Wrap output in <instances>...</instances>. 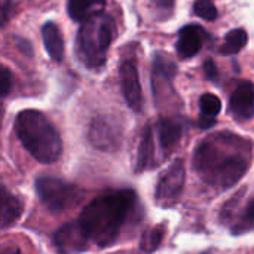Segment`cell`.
I'll return each mask as SVG.
<instances>
[{
  "instance_id": "6da1fadb",
  "label": "cell",
  "mask_w": 254,
  "mask_h": 254,
  "mask_svg": "<svg viewBox=\"0 0 254 254\" xmlns=\"http://www.w3.org/2000/svg\"><path fill=\"white\" fill-rule=\"evenodd\" d=\"M252 164V144L235 134H214L193 152V168L204 183L216 189L237 185Z\"/></svg>"
},
{
  "instance_id": "7a4b0ae2",
  "label": "cell",
  "mask_w": 254,
  "mask_h": 254,
  "mask_svg": "<svg viewBox=\"0 0 254 254\" xmlns=\"http://www.w3.org/2000/svg\"><path fill=\"white\" fill-rule=\"evenodd\" d=\"M135 192L131 189L109 190L92 199L80 213L77 220L88 241L100 247L113 244L135 202Z\"/></svg>"
},
{
  "instance_id": "3957f363",
  "label": "cell",
  "mask_w": 254,
  "mask_h": 254,
  "mask_svg": "<svg viewBox=\"0 0 254 254\" xmlns=\"http://www.w3.org/2000/svg\"><path fill=\"white\" fill-rule=\"evenodd\" d=\"M15 132L28 153L40 164H52L63 153L60 132L39 110L19 112L15 119Z\"/></svg>"
},
{
  "instance_id": "277c9868",
  "label": "cell",
  "mask_w": 254,
  "mask_h": 254,
  "mask_svg": "<svg viewBox=\"0 0 254 254\" xmlns=\"http://www.w3.org/2000/svg\"><path fill=\"white\" fill-rule=\"evenodd\" d=\"M113 36L115 24L110 16L98 12L85 19L77 34V52L83 64L92 68L103 65Z\"/></svg>"
},
{
  "instance_id": "5b68a950",
  "label": "cell",
  "mask_w": 254,
  "mask_h": 254,
  "mask_svg": "<svg viewBox=\"0 0 254 254\" xmlns=\"http://www.w3.org/2000/svg\"><path fill=\"white\" fill-rule=\"evenodd\" d=\"M36 190L40 201L54 213L68 210L77 205L83 198L80 188L51 176L39 177L36 180Z\"/></svg>"
},
{
  "instance_id": "8992f818",
  "label": "cell",
  "mask_w": 254,
  "mask_h": 254,
  "mask_svg": "<svg viewBox=\"0 0 254 254\" xmlns=\"http://www.w3.org/2000/svg\"><path fill=\"white\" fill-rule=\"evenodd\" d=\"M186 170L183 159H176L158 179L155 199L162 208L173 207L179 199L185 188Z\"/></svg>"
},
{
  "instance_id": "52a82bcc",
  "label": "cell",
  "mask_w": 254,
  "mask_h": 254,
  "mask_svg": "<svg viewBox=\"0 0 254 254\" xmlns=\"http://www.w3.org/2000/svg\"><path fill=\"white\" fill-rule=\"evenodd\" d=\"M119 77H121L122 94H124L128 106L134 112H141V109H143V92H141L137 64L132 60L124 61L121 64V68H119Z\"/></svg>"
},
{
  "instance_id": "ba28073f",
  "label": "cell",
  "mask_w": 254,
  "mask_h": 254,
  "mask_svg": "<svg viewBox=\"0 0 254 254\" xmlns=\"http://www.w3.org/2000/svg\"><path fill=\"white\" fill-rule=\"evenodd\" d=\"M88 138L95 149L112 152L121 144V131L112 122L98 118L91 124Z\"/></svg>"
},
{
  "instance_id": "9c48e42d",
  "label": "cell",
  "mask_w": 254,
  "mask_h": 254,
  "mask_svg": "<svg viewBox=\"0 0 254 254\" xmlns=\"http://www.w3.org/2000/svg\"><path fill=\"white\" fill-rule=\"evenodd\" d=\"M88 243L89 241L85 237V234L77 222L67 223L64 226H61L54 234V244L58 249V252H61L63 254L83 252V250H86Z\"/></svg>"
},
{
  "instance_id": "30bf717a",
  "label": "cell",
  "mask_w": 254,
  "mask_h": 254,
  "mask_svg": "<svg viewBox=\"0 0 254 254\" xmlns=\"http://www.w3.org/2000/svg\"><path fill=\"white\" fill-rule=\"evenodd\" d=\"M232 115L240 121H249L254 115V89L252 82H241L229 100Z\"/></svg>"
},
{
  "instance_id": "8fae6325",
  "label": "cell",
  "mask_w": 254,
  "mask_h": 254,
  "mask_svg": "<svg viewBox=\"0 0 254 254\" xmlns=\"http://www.w3.org/2000/svg\"><path fill=\"white\" fill-rule=\"evenodd\" d=\"M24 211L21 199L6 188L0 186V229L15 225Z\"/></svg>"
},
{
  "instance_id": "7c38bea8",
  "label": "cell",
  "mask_w": 254,
  "mask_h": 254,
  "mask_svg": "<svg viewBox=\"0 0 254 254\" xmlns=\"http://www.w3.org/2000/svg\"><path fill=\"white\" fill-rule=\"evenodd\" d=\"M186 129L185 121L180 118H162L158 122V134L161 147L165 150H173Z\"/></svg>"
},
{
  "instance_id": "4fadbf2b",
  "label": "cell",
  "mask_w": 254,
  "mask_h": 254,
  "mask_svg": "<svg viewBox=\"0 0 254 254\" xmlns=\"http://www.w3.org/2000/svg\"><path fill=\"white\" fill-rule=\"evenodd\" d=\"M204 42V30L198 25H188L180 30L177 42V54L180 58H190L196 55Z\"/></svg>"
},
{
  "instance_id": "5bb4252c",
  "label": "cell",
  "mask_w": 254,
  "mask_h": 254,
  "mask_svg": "<svg viewBox=\"0 0 254 254\" xmlns=\"http://www.w3.org/2000/svg\"><path fill=\"white\" fill-rule=\"evenodd\" d=\"M42 37L49 57L55 61H61L64 58V40L57 24L46 22L42 27Z\"/></svg>"
},
{
  "instance_id": "9a60e30c",
  "label": "cell",
  "mask_w": 254,
  "mask_h": 254,
  "mask_svg": "<svg viewBox=\"0 0 254 254\" xmlns=\"http://www.w3.org/2000/svg\"><path fill=\"white\" fill-rule=\"evenodd\" d=\"M155 156V141H153V131L152 127H146L141 135L138 153H137V164H135V171L141 173L147 167H150L152 161Z\"/></svg>"
},
{
  "instance_id": "2e32d148",
  "label": "cell",
  "mask_w": 254,
  "mask_h": 254,
  "mask_svg": "<svg viewBox=\"0 0 254 254\" xmlns=\"http://www.w3.org/2000/svg\"><path fill=\"white\" fill-rule=\"evenodd\" d=\"M104 0H70L68 1V15L77 22H83L89 16L95 15L92 12L94 6H103Z\"/></svg>"
},
{
  "instance_id": "e0dca14e",
  "label": "cell",
  "mask_w": 254,
  "mask_h": 254,
  "mask_svg": "<svg viewBox=\"0 0 254 254\" xmlns=\"http://www.w3.org/2000/svg\"><path fill=\"white\" fill-rule=\"evenodd\" d=\"M247 40H249V37H247L246 30H243V28L232 30L225 37V43L222 46V54H225V55L238 54L247 45Z\"/></svg>"
},
{
  "instance_id": "ac0fdd59",
  "label": "cell",
  "mask_w": 254,
  "mask_h": 254,
  "mask_svg": "<svg viewBox=\"0 0 254 254\" xmlns=\"http://www.w3.org/2000/svg\"><path fill=\"white\" fill-rule=\"evenodd\" d=\"M164 235H165V226H162V225H158V226L149 229L141 237V243H140L141 250L146 252V253L155 252L161 246V243L164 240Z\"/></svg>"
},
{
  "instance_id": "d6986e66",
  "label": "cell",
  "mask_w": 254,
  "mask_h": 254,
  "mask_svg": "<svg viewBox=\"0 0 254 254\" xmlns=\"http://www.w3.org/2000/svg\"><path fill=\"white\" fill-rule=\"evenodd\" d=\"M199 107H201V115L216 118L222 110V101L214 94H204L199 100Z\"/></svg>"
},
{
  "instance_id": "ffe728a7",
  "label": "cell",
  "mask_w": 254,
  "mask_h": 254,
  "mask_svg": "<svg viewBox=\"0 0 254 254\" xmlns=\"http://www.w3.org/2000/svg\"><path fill=\"white\" fill-rule=\"evenodd\" d=\"M195 13L207 21H214L217 18V9L211 0H196L193 4Z\"/></svg>"
},
{
  "instance_id": "44dd1931",
  "label": "cell",
  "mask_w": 254,
  "mask_h": 254,
  "mask_svg": "<svg viewBox=\"0 0 254 254\" xmlns=\"http://www.w3.org/2000/svg\"><path fill=\"white\" fill-rule=\"evenodd\" d=\"M10 88H12V74L6 67L0 65V97L7 95Z\"/></svg>"
},
{
  "instance_id": "7402d4cb",
  "label": "cell",
  "mask_w": 254,
  "mask_h": 254,
  "mask_svg": "<svg viewBox=\"0 0 254 254\" xmlns=\"http://www.w3.org/2000/svg\"><path fill=\"white\" fill-rule=\"evenodd\" d=\"M204 70H205V76H207L210 80H216V79H217V76H219V71H217V67H216V64H214L211 60H208V61L204 64Z\"/></svg>"
},
{
  "instance_id": "603a6c76",
  "label": "cell",
  "mask_w": 254,
  "mask_h": 254,
  "mask_svg": "<svg viewBox=\"0 0 254 254\" xmlns=\"http://www.w3.org/2000/svg\"><path fill=\"white\" fill-rule=\"evenodd\" d=\"M198 124H199V127H201L202 129H207V128H211V127L216 124V118H211V116H204V115H201V118H199Z\"/></svg>"
},
{
  "instance_id": "cb8c5ba5",
  "label": "cell",
  "mask_w": 254,
  "mask_h": 254,
  "mask_svg": "<svg viewBox=\"0 0 254 254\" xmlns=\"http://www.w3.org/2000/svg\"><path fill=\"white\" fill-rule=\"evenodd\" d=\"M7 12H9L7 0H0V25L4 24V21L7 18Z\"/></svg>"
},
{
  "instance_id": "d4e9b609",
  "label": "cell",
  "mask_w": 254,
  "mask_h": 254,
  "mask_svg": "<svg viewBox=\"0 0 254 254\" xmlns=\"http://www.w3.org/2000/svg\"><path fill=\"white\" fill-rule=\"evenodd\" d=\"M0 254H21V250L16 246L10 244V246H6V247H1Z\"/></svg>"
},
{
  "instance_id": "484cf974",
  "label": "cell",
  "mask_w": 254,
  "mask_h": 254,
  "mask_svg": "<svg viewBox=\"0 0 254 254\" xmlns=\"http://www.w3.org/2000/svg\"><path fill=\"white\" fill-rule=\"evenodd\" d=\"M173 1H174V0H156V3H158L161 7H171V6H173Z\"/></svg>"
},
{
  "instance_id": "4316f807",
  "label": "cell",
  "mask_w": 254,
  "mask_h": 254,
  "mask_svg": "<svg viewBox=\"0 0 254 254\" xmlns=\"http://www.w3.org/2000/svg\"><path fill=\"white\" fill-rule=\"evenodd\" d=\"M1 119H3V107L0 106V127H1Z\"/></svg>"
}]
</instances>
